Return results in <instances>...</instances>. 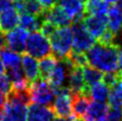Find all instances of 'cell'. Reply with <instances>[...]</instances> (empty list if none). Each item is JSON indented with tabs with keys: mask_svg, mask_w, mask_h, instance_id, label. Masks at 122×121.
I'll use <instances>...</instances> for the list:
<instances>
[{
	"mask_svg": "<svg viewBox=\"0 0 122 121\" xmlns=\"http://www.w3.org/2000/svg\"><path fill=\"white\" fill-rule=\"evenodd\" d=\"M118 50L115 45H102L97 42L87 50L88 64L102 73L118 71Z\"/></svg>",
	"mask_w": 122,
	"mask_h": 121,
	"instance_id": "1",
	"label": "cell"
},
{
	"mask_svg": "<svg viewBox=\"0 0 122 121\" xmlns=\"http://www.w3.org/2000/svg\"><path fill=\"white\" fill-rule=\"evenodd\" d=\"M51 53L58 60L66 59L72 51L73 35L72 30L68 26L56 27L50 36Z\"/></svg>",
	"mask_w": 122,
	"mask_h": 121,
	"instance_id": "2",
	"label": "cell"
},
{
	"mask_svg": "<svg viewBox=\"0 0 122 121\" xmlns=\"http://www.w3.org/2000/svg\"><path fill=\"white\" fill-rule=\"evenodd\" d=\"M28 88L31 102L45 106H51L53 104L56 93L47 80L38 78L29 84Z\"/></svg>",
	"mask_w": 122,
	"mask_h": 121,
	"instance_id": "3",
	"label": "cell"
},
{
	"mask_svg": "<svg viewBox=\"0 0 122 121\" xmlns=\"http://www.w3.org/2000/svg\"><path fill=\"white\" fill-rule=\"evenodd\" d=\"M25 50L27 54L36 59H42L46 55H51V46L49 40V37L41 32V31H32L27 36Z\"/></svg>",
	"mask_w": 122,
	"mask_h": 121,
	"instance_id": "4",
	"label": "cell"
},
{
	"mask_svg": "<svg viewBox=\"0 0 122 121\" xmlns=\"http://www.w3.org/2000/svg\"><path fill=\"white\" fill-rule=\"evenodd\" d=\"M71 30L73 35V50L86 53L95 44V37L88 31L83 20L73 21Z\"/></svg>",
	"mask_w": 122,
	"mask_h": 121,
	"instance_id": "5",
	"label": "cell"
},
{
	"mask_svg": "<svg viewBox=\"0 0 122 121\" xmlns=\"http://www.w3.org/2000/svg\"><path fill=\"white\" fill-rule=\"evenodd\" d=\"M56 97L54 99V102L51 104V109L54 110L55 114L59 117H74L73 109H72V100L73 94L68 87H63L56 91ZM76 117V116H75Z\"/></svg>",
	"mask_w": 122,
	"mask_h": 121,
	"instance_id": "6",
	"label": "cell"
},
{
	"mask_svg": "<svg viewBox=\"0 0 122 121\" xmlns=\"http://www.w3.org/2000/svg\"><path fill=\"white\" fill-rule=\"evenodd\" d=\"M73 66L69 63L67 59L64 60H59L56 66L51 73L50 77L47 78V82L51 86V88L54 89L55 93L56 91L63 87H67V82H68V76L70 69Z\"/></svg>",
	"mask_w": 122,
	"mask_h": 121,
	"instance_id": "7",
	"label": "cell"
},
{
	"mask_svg": "<svg viewBox=\"0 0 122 121\" xmlns=\"http://www.w3.org/2000/svg\"><path fill=\"white\" fill-rule=\"evenodd\" d=\"M3 109L4 113L13 121H26L27 119V104L10 95L7 96Z\"/></svg>",
	"mask_w": 122,
	"mask_h": 121,
	"instance_id": "8",
	"label": "cell"
},
{
	"mask_svg": "<svg viewBox=\"0 0 122 121\" xmlns=\"http://www.w3.org/2000/svg\"><path fill=\"white\" fill-rule=\"evenodd\" d=\"M4 36H5V46L8 49L18 54H22L24 51L28 36V32L25 29L22 27L13 28L10 31H7Z\"/></svg>",
	"mask_w": 122,
	"mask_h": 121,
	"instance_id": "9",
	"label": "cell"
},
{
	"mask_svg": "<svg viewBox=\"0 0 122 121\" xmlns=\"http://www.w3.org/2000/svg\"><path fill=\"white\" fill-rule=\"evenodd\" d=\"M86 28L95 38H98L107 30V16L86 14L83 18Z\"/></svg>",
	"mask_w": 122,
	"mask_h": 121,
	"instance_id": "10",
	"label": "cell"
},
{
	"mask_svg": "<svg viewBox=\"0 0 122 121\" xmlns=\"http://www.w3.org/2000/svg\"><path fill=\"white\" fill-rule=\"evenodd\" d=\"M67 87L70 89L72 94L78 93H86L87 94V85L84 80V75H83V68L74 66L70 69Z\"/></svg>",
	"mask_w": 122,
	"mask_h": 121,
	"instance_id": "11",
	"label": "cell"
},
{
	"mask_svg": "<svg viewBox=\"0 0 122 121\" xmlns=\"http://www.w3.org/2000/svg\"><path fill=\"white\" fill-rule=\"evenodd\" d=\"M86 0H60V6L73 21L83 20L85 12Z\"/></svg>",
	"mask_w": 122,
	"mask_h": 121,
	"instance_id": "12",
	"label": "cell"
},
{
	"mask_svg": "<svg viewBox=\"0 0 122 121\" xmlns=\"http://www.w3.org/2000/svg\"><path fill=\"white\" fill-rule=\"evenodd\" d=\"M42 17L45 20L54 24L56 27L69 26L72 21L70 17L66 14V12L63 10V8L60 5H56V4H54L50 9L43 12Z\"/></svg>",
	"mask_w": 122,
	"mask_h": 121,
	"instance_id": "13",
	"label": "cell"
},
{
	"mask_svg": "<svg viewBox=\"0 0 122 121\" xmlns=\"http://www.w3.org/2000/svg\"><path fill=\"white\" fill-rule=\"evenodd\" d=\"M55 116V112L51 107L33 103L27 109L26 121H53Z\"/></svg>",
	"mask_w": 122,
	"mask_h": 121,
	"instance_id": "14",
	"label": "cell"
},
{
	"mask_svg": "<svg viewBox=\"0 0 122 121\" xmlns=\"http://www.w3.org/2000/svg\"><path fill=\"white\" fill-rule=\"evenodd\" d=\"M109 111V106L103 102H91L86 113L83 115V121H105Z\"/></svg>",
	"mask_w": 122,
	"mask_h": 121,
	"instance_id": "15",
	"label": "cell"
},
{
	"mask_svg": "<svg viewBox=\"0 0 122 121\" xmlns=\"http://www.w3.org/2000/svg\"><path fill=\"white\" fill-rule=\"evenodd\" d=\"M21 68L29 84L41 78L38 62L36 58L29 55L28 54H22L21 55Z\"/></svg>",
	"mask_w": 122,
	"mask_h": 121,
	"instance_id": "16",
	"label": "cell"
},
{
	"mask_svg": "<svg viewBox=\"0 0 122 121\" xmlns=\"http://www.w3.org/2000/svg\"><path fill=\"white\" fill-rule=\"evenodd\" d=\"M19 23V13L15 7H10L0 13V29L3 32L10 31Z\"/></svg>",
	"mask_w": 122,
	"mask_h": 121,
	"instance_id": "17",
	"label": "cell"
},
{
	"mask_svg": "<svg viewBox=\"0 0 122 121\" xmlns=\"http://www.w3.org/2000/svg\"><path fill=\"white\" fill-rule=\"evenodd\" d=\"M90 100H91L90 97L86 93L73 94L72 109H73V114L77 118H82L83 115L86 113V111L91 103Z\"/></svg>",
	"mask_w": 122,
	"mask_h": 121,
	"instance_id": "18",
	"label": "cell"
},
{
	"mask_svg": "<svg viewBox=\"0 0 122 121\" xmlns=\"http://www.w3.org/2000/svg\"><path fill=\"white\" fill-rule=\"evenodd\" d=\"M87 95L94 101L105 103L106 101H108L109 95H110V87L107 86L104 82H99L91 87H88Z\"/></svg>",
	"mask_w": 122,
	"mask_h": 121,
	"instance_id": "19",
	"label": "cell"
},
{
	"mask_svg": "<svg viewBox=\"0 0 122 121\" xmlns=\"http://www.w3.org/2000/svg\"><path fill=\"white\" fill-rule=\"evenodd\" d=\"M0 59L7 70L21 67V57L18 53L11 50L4 45L0 49Z\"/></svg>",
	"mask_w": 122,
	"mask_h": 121,
	"instance_id": "20",
	"label": "cell"
},
{
	"mask_svg": "<svg viewBox=\"0 0 122 121\" xmlns=\"http://www.w3.org/2000/svg\"><path fill=\"white\" fill-rule=\"evenodd\" d=\"M19 25L20 27L25 29L27 32L36 31L41 28V23L43 21L42 16H36L30 13H22L19 14Z\"/></svg>",
	"mask_w": 122,
	"mask_h": 121,
	"instance_id": "21",
	"label": "cell"
},
{
	"mask_svg": "<svg viewBox=\"0 0 122 121\" xmlns=\"http://www.w3.org/2000/svg\"><path fill=\"white\" fill-rule=\"evenodd\" d=\"M107 26L114 34L122 29V13L117 6H112L107 11Z\"/></svg>",
	"mask_w": 122,
	"mask_h": 121,
	"instance_id": "22",
	"label": "cell"
},
{
	"mask_svg": "<svg viewBox=\"0 0 122 121\" xmlns=\"http://www.w3.org/2000/svg\"><path fill=\"white\" fill-rule=\"evenodd\" d=\"M109 4L104 0H86L85 12L86 14H93L104 16L107 14Z\"/></svg>",
	"mask_w": 122,
	"mask_h": 121,
	"instance_id": "23",
	"label": "cell"
},
{
	"mask_svg": "<svg viewBox=\"0 0 122 121\" xmlns=\"http://www.w3.org/2000/svg\"><path fill=\"white\" fill-rule=\"evenodd\" d=\"M59 60L56 59L54 55H49L46 57L42 58L41 62L38 63V68H40V76L42 79L47 80L51 73L53 72L55 67L56 66Z\"/></svg>",
	"mask_w": 122,
	"mask_h": 121,
	"instance_id": "24",
	"label": "cell"
},
{
	"mask_svg": "<svg viewBox=\"0 0 122 121\" xmlns=\"http://www.w3.org/2000/svg\"><path fill=\"white\" fill-rule=\"evenodd\" d=\"M83 75H84V80L87 87H91L101 82L103 79V73L90 65L83 67Z\"/></svg>",
	"mask_w": 122,
	"mask_h": 121,
	"instance_id": "25",
	"label": "cell"
},
{
	"mask_svg": "<svg viewBox=\"0 0 122 121\" xmlns=\"http://www.w3.org/2000/svg\"><path fill=\"white\" fill-rule=\"evenodd\" d=\"M108 101L111 107L122 108V81L121 80L114 87H112V90H110V95H109Z\"/></svg>",
	"mask_w": 122,
	"mask_h": 121,
	"instance_id": "26",
	"label": "cell"
},
{
	"mask_svg": "<svg viewBox=\"0 0 122 121\" xmlns=\"http://www.w3.org/2000/svg\"><path fill=\"white\" fill-rule=\"evenodd\" d=\"M25 13H30L36 16H42L45 8L38 2V0H22Z\"/></svg>",
	"mask_w": 122,
	"mask_h": 121,
	"instance_id": "27",
	"label": "cell"
},
{
	"mask_svg": "<svg viewBox=\"0 0 122 121\" xmlns=\"http://www.w3.org/2000/svg\"><path fill=\"white\" fill-rule=\"evenodd\" d=\"M69 63L72 66H76V67H85L88 65V60H87L86 54L85 53H78V51L73 50L69 54V55L66 58Z\"/></svg>",
	"mask_w": 122,
	"mask_h": 121,
	"instance_id": "28",
	"label": "cell"
},
{
	"mask_svg": "<svg viewBox=\"0 0 122 121\" xmlns=\"http://www.w3.org/2000/svg\"><path fill=\"white\" fill-rule=\"evenodd\" d=\"M121 78V72L120 71H115V72H109L103 75V81L107 86L110 88L114 87V86L120 81Z\"/></svg>",
	"mask_w": 122,
	"mask_h": 121,
	"instance_id": "29",
	"label": "cell"
},
{
	"mask_svg": "<svg viewBox=\"0 0 122 121\" xmlns=\"http://www.w3.org/2000/svg\"><path fill=\"white\" fill-rule=\"evenodd\" d=\"M11 90H12V83L9 77L5 74H1L0 75V92L7 96L11 92Z\"/></svg>",
	"mask_w": 122,
	"mask_h": 121,
	"instance_id": "30",
	"label": "cell"
},
{
	"mask_svg": "<svg viewBox=\"0 0 122 121\" xmlns=\"http://www.w3.org/2000/svg\"><path fill=\"white\" fill-rule=\"evenodd\" d=\"M105 121H122V108L111 107V109L109 108Z\"/></svg>",
	"mask_w": 122,
	"mask_h": 121,
	"instance_id": "31",
	"label": "cell"
},
{
	"mask_svg": "<svg viewBox=\"0 0 122 121\" xmlns=\"http://www.w3.org/2000/svg\"><path fill=\"white\" fill-rule=\"evenodd\" d=\"M114 38H115V34L111 32L109 29H107L106 31L98 38V42H100V44H102V45H113Z\"/></svg>",
	"mask_w": 122,
	"mask_h": 121,
	"instance_id": "32",
	"label": "cell"
},
{
	"mask_svg": "<svg viewBox=\"0 0 122 121\" xmlns=\"http://www.w3.org/2000/svg\"><path fill=\"white\" fill-rule=\"evenodd\" d=\"M56 28V27L55 26L54 24H51V22H49V21H46V20L43 19L40 30H41V32L43 34V35H46V37H50L51 35V33L55 31Z\"/></svg>",
	"mask_w": 122,
	"mask_h": 121,
	"instance_id": "33",
	"label": "cell"
},
{
	"mask_svg": "<svg viewBox=\"0 0 122 121\" xmlns=\"http://www.w3.org/2000/svg\"><path fill=\"white\" fill-rule=\"evenodd\" d=\"M13 6L11 0H0V13Z\"/></svg>",
	"mask_w": 122,
	"mask_h": 121,
	"instance_id": "34",
	"label": "cell"
},
{
	"mask_svg": "<svg viewBox=\"0 0 122 121\" xmlns=\"http://www.w3.org/2000/svg\"><path fill=\"white\" fill-rule=\"evenodd\" d=\"M38 2L41 4V6L45 8V10H47L55 4V0H38Z\"/></svg>",
	"mask_w": 122,
	"mask_h": 121,
	"instance_id": "35",
	"label": "cell"
},
{
	"mask_svg": "<svg viewBox=\"0 0 122 121\" xmlns=\"http://www.w3.org/2000/svg\"><path fill=\"white\" fill-rule=\"evenodd\" d=\"M118 70L122 72V47L118 50Z\"/></svg>",
	"mask_w": 122,
	"mask_h": 121,
	"instance_id": "36",
	"label": "cell"
},
{
	"mask_svg": "<svg viewBox=\"0 0 122 121\" xmlns=\"http://www.w3.org/2000/svg\"><path fill=\"white\" fill-rule=\"evenodd\" d=\"M5 45V36L1 29H0V49Z\"/></svg>",
	"mask_w": 122,
	"mask_h": 121,
	"instance_id": "37",
	"label": "cell"
},
{
	"mask_svg": "<svg viewBox=\"0 0 122 121\" xmlns=\"http://www.w3.org/2000/svg\"><path fill=\"white\" fill-rule=\"evenodd\" d=\"M75 118H77V117H75V116H74V117L66 118V117H59V116H58L56 118H54V119H53V121H73Z\"/></svg>",
	"mask_w": 122,
	"mask_h": 121,
	"instance_id": "38",
	"label": "cell"
},
{
	"mask_svg": "<svg viewBox=\"0 0 122 121\" xmlns=\"http://www.w3.org/2000/svg\"><path fill=\"white\" fill-rule=\"evenodd\" d=\"M5 101H6V99H5V97H4V94H2L1 92H0V111H1V109L4 107Z\"/></svg>",
	"mask_w": 122,
	"mask_h": 121,
	"instance_id": "39",
	"label": "cell"
},
{
	"mask_svg": "<svg viewBox=\"0 0 122 121\" xmlns=\"http://www.w3.org/2000/svg\"><path fill=\"white\" fill-rule=\"evenodd\" d=\"M4 71H5V67H4V65H3V63H2L1 59H0V75L4 74Z\"/></svg>",
	"mask_w": 122,
	"mask_h": 121,
	"instance_id": "40",
	"label": "cell"
},
{
	"mask_svg": "<svg viewBox=\"0 0 122 121\" xmlns=\"http://www.w3.org/2000/svg\"><path fill=\"white\" fill-rule=\"evenodd\" d=\"M117 7H118V9L121 11V13H122V0H118L117 1Z\"/></svg>",
	"mask_w": 122,
	"mask_h": 121,
	"instance_id": "41",
	"label": "cell"
},
{
	"mask_svg": "<svg viewBox=\"0 0 122 121\" xmlns=\"http://www.w3.org/2000/svg\"><path fill=\"white\" fill-rule=\"evenodd\" d=\"M2 121H13V120H12V119H11V118H10L8 115H6L5 113H4V116H3V119H2Z\"/></svg>",
	"mask_w": 122,
	"mask_h": 121,
	"instance_id": "42",
	"label": "cell"
},
{
	"mask_svg": "<svg viewBox=\"0 0 122 121\" xmlns=\"http://www.w3.org/2000/svg\"><path fill=\"white\" fill-rule=\"evenodd\" d=\"M104 1H106L108 4H115V3H117L118 0H104Z\"/></svg>",
	"mask_w": 122,
	"mask_h": 121,
	"instance_id": "43",
	"label": "cell"
},
{
	"mask_svg": "<svg viewBox=\"0 0 122 121\" xmlns=\"http://www.w3.org/2000/svg\"><path fill=\"white\" fill-rule=\"evenodd\" d=\"M3 116H4V112H1V111H0V121H2Z\"/></svg>",
	"mask_w": 122,
	"mask_h": 121,
	"instance_id": "44",
	"label": "cell"
},
{
	"mask_svg": "<svg viewBox=\"0 0 122 121\" xmlns=\"http://www.w3.org/2000/svg\"><path fill=\"white\" fill-rule=\"evenodd\" d=\"M12 2H19V1H22V0H11Z\"/></svg>",
	"mask_w": 122,
	"mask_h": 121,
	"instance_id": "45",
	"label": "cell"
},
{
	"mask_svg": "<svg viewBox=\"0 0 122 121\" xmlns=\"http://www.w3.org/2000/svg\"><path fill=\"white\" fill-rule=\"evenodd\" d=\"M73 121H83V120H80L79 118H75V119H74Z\"/></svg>",
	"mask_w": 122,
	"mask_h": 121,
	"instance_id": "46",
	"label": "cell"
},
{
	"mask_svg": "<svg viewBox=\"0 0 122 121\" xmlns=\"http://www.w3.org/2000/svg\"><path fill=\"white\" fill-rule=\"evenodd\" d=\"M121 81H122V72H121V79H120Z\"/></svg>",
	"mask_w": 122,
	"mask_h": 121,
	"instance_id": "47",
	"label": "cell"
}]
</instances>
